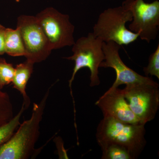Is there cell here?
I'll list each match as a JSON object with an SVG mask.
<instances>
[{
    "label": "cell",
    "mask_w": 159,
    "mask_h": 159,
    "mask_svg": "<svg viewBox=\"0 0 159 159\" xmlns=\"http://www.w3.org/2000/svg\"><path fill=\"white\" fill-rule=\"evenodd\" d=\"M27 109L23 102L20 109L15 116L13 117L9 122L0 126V147L9 140L15 132L20 124L21 117Z\"/></svg>",
    "instance_id": "4fadbf2b"
},
{
    "label": "cell",
    "mask_w": 159,
    "mask_h": 159,
    "mask_svg": "<svg viewBox=\"0 0 159 159\" xmlns=\"http://www.w3.org/2000/svg\"><path fill=\"white\" fill-rule=\"evenodd\" d=\"M122 90L131 110L142 124L154 119L159 107V85L133 84Z\"/></svg>",
    "instance_id": "52a82bcc"
},
{
    "label": "cell",
    "mask_w": 159,
    "mask_h": 159,
    "mask_svg": "<svg viewBox=\"0 0 159 159\" xmlns=\"http://www.w3.org/2000/svg\"><path fill=\"white\" fill-rule=\"evenodd\" d=\"M5 52L13 57L25 56L26 52L19 30L6 29L5 32Z\"/></svg>",
    "instance_id": "7c38bea8"
},
{
    "label": "cell",
    "mask_w": 159,
    "mask_h": 159,
    "mask_svg": "<svg viewBox=\"0 0 159 159\" xmlns=\"http://www.w3.org/2000/svg\"><path fill=\"white\" fill-rule=\"evenodd\" d=\"M15 69L5 59H0V89L12 82Z\"/></svg>",
    "instance_id": "2e32d148"
},
{
    "label": "cell",
    "mask_w": 159,
    "mask_h": 159,
    "mask_svg": "<svg viewBox=\"0 0 159 159\" xmlns=\"http://www.w3.org/2000/svg\"><path fill=\"white\" fill-rule=\"evenodd\" d=\"M34 63L26 60L25 62L17 65L15 70L12 83L13 88L19 91L23 97V102L27 108L31 103L30 98L26 93V86L33 73Z\"/></svg>",
    "instance_id": "8fae6325"
},
{
    "label": "cell",
    "mask_w": 159,
    "mask_h": 159,
    "mask_svg": "<svg viewBox=\"0 0 159 159\" xmlns=\"http://www.w3.org/2000/svg\"><path fill=\"white\" fill-rule=\"evenodd\" d=\"M132 20L130 10L122 6L108 8L99 14L92 33L103 42L113 41L121 46L128 45L139 36L126 28V23Z\"/></svg>",
    "instance_id": "3957f363"
},
{
    "label": "cell",
    "mask_w": 159,
    "mask_h": 159,
    "mask_svg": "<svg viewBox=\"0 0 159 159\" xmlns=\"http://www.w3.org/2000/svg\"><path fill=\"white\" fill-rule=\"evenodd\" d=\"M36 19L48 39L52 50L74 44L75 27L69 15L49 7L36 15Z\"/></svg>",
    "instance_id": "5b68a950"
},
{
    "label": "cell",
    "mask_w": 159,
    "mask_h": 159,
    "mask_svg": "<svg viewBox=\"0 0 159 159\" xmlns=\"http://www.w3.org/2000/svg\"><path fill=\"white\" fill-rule=\"evenodd\" d=\"M100 148L102 151V159H133L126 148L115 144L102 145Z\"/></svg>",
    "instance_id": "5bb4252c"
},
{
    "label": "cell",
    "mask_w": 159,
    "mask_h": 159,
    "mask_svg": "<svg viewBox=\"0 0 159 159\" xmlns=\"http://www.w3.org/2000/svg\"><path fill=\"white\" fill-rule=\"evenodd\" d=\"M16 2H20V0H15Z\"/></svg>",
    "instance_id": "d6986e66"
},
{
    "label": "cell",
    "mask_w": 159,
    "mask_h": 159,
    "mask_svg": "<svg viewBox=\"0 0 159 159\" xmlns=\"http://www.w3.org/2000/svg\"><path fill=\"white\" fill-rule=\"evenodd\" d=\"M53 85L48 89L40 102L34 103L31 118L20 124L11 138L0 147V159H29L37 152L34 146L39 137L40 123Z\"/></svg>",
    "instance_id": "6da1fadb"
},
{
    "label": "cell",
    "mask_w": 159,
    "mask_h": 159,
    "mask_svg": "<svg viewBox=\"0 0 159 159\" xmlns=\"http://www.w3.org/2000/svg\"><path fill=\"white\" fill-rule=\"evenodd\" d=\"M6 28L0 25V55L6 53L5 52V39Z\"/></svg>",
    "instance_id": "ac0fdd59"
},
{
    "label": "cell",
    "mask_w": 159,
    "mask_h": 159,
    "mask_svg": "<svg viewBox=\"0 0 159 159\" xmlns=\"http://www.w3.org/2000/svg\"><path fill=\"white\" fill-rule=\"evenodd\" d=\"M95 104L102 111L103 117H111L128 124H142L131 110L122 89L118 88L109 89Z\"/></svg>",
    "instance_id": "30bf717a"
},
{
    "label": "cell",
    "mask_w": 159,
    "mask_h": 159,
    "mask_svg": "<svg viewBox=\"0 0 159 159\" xmlns=\"http://www.w3.org/2000/svg\"><path fill=\"white\" fill-rule=\"evenodd\" d=\"M17 28L21 35L27 60L34 64L47 59L52 50L36 17L20 16L17 19Z\"/></svg>",
    "instance_id": "ba28073f"
},
{
    "label": "cell",
    "mask_w": 159,
    "mask_h": 159,
    "mask_svg": "<svg viewBox=\"0 0 159 159\" xmlns=\"http://www.w3.org/2000/svg\"><path fill=\"white\" fill-rule=\"evenodd\" d=\"M145 76H155L159 79V44L148 59V64L143 68Z\"/></svg>",
    "instance_id": "e0dca14e"
},
{
    "label": "cell",
    "mask_w": 159,
    "mask_h": 159,
    "mask_svg": "<svg viewBox=\"0 0 159 159\" xmlns=\"http://www.w3.org/2000/svg\"><path fill=\"white\" fill-rule=\"evenodd\" d=\"M145 125L124 123L103 117L97 128L96 138L99 146L115 144L126 148L133 159H136L146 144Z\"/></svg>",
    "instance_id": "7a4b0ae2"
},
{
    "label": "cell",
    "mask_w": 159,
    "mask_h": 159,
    "mask_svg": "<svg viewBox=\"0 0 159 159\" xmlns=\"http://www.w3.org/2000/svg\"><path fill=\"white\" fill-rule=\"evenodd\" d=\"M121 46L113 41L103 42L102 50L104 60L99 67L113 69L116 74V78L110 89L118 88L121 84L126 86L141 84L159 85L151 77L140 75L128 67L122 61L119 54Z\"/></svg>",
    "instance_id": "9c48e42d"
},
{
    "label": "cell",
    "mask_w": 159,
    "mask_h": 159,
    "mask_svg": "<svg viewBox=\"0 0 159 159\" xmlns=\"http://www.w3.org/2000/svg\"><path fill=\"white\" fill-rule=\"evenodd\" d=\"M0 89V126L13 118V105L9 94Z\"/></svg>",
    "instance_id": "9a60e30c"
},
{
    "label": "cell",
    "mask_w": 159,
    "mask_h": 159,
    "mask_svg": "<svg viewBox=\"0 0 159 159\" xmlns=\"http://www.w3.org/2000/svg\"><path fill=\"white\" fill-rule=\"evenodd\" d=\"M122 6L132 14L129 30L139 34V37L147 43L155 40L159 31V1L148 3L144 0H125Z\"/></svg>",
    "instance_id": "8992f818"
},
{
    "label": "cell",
    "mask_w": 159,
    "mask_h": 159,
    "mask_svg": "<svg viewBox=\"0 0 159 159\" xmlns=\"http://www.w3.org/2000/svg\"><path fill=\"white\" fill-rule=\"evenodd\" d=\"M103 42L95 37L92 32H90L87 36L80 38L73 45L72 51L73 55L64 57L75 62L73 74L69 80V87L73 99L74 111L75 102L72 92V85L75 76L79 70L83 68H88L90 71V86H98L100 81L99 77V68L100 64L104 60V53L102 50Z\"/></svg>",
    "instance_id": "277c9868"
}]
</instances>
